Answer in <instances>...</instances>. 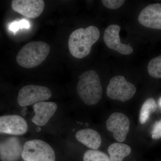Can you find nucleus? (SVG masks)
<instances>
[{"instance_id":"ddd939ff","label":"nucleus","mask_w":161,"mask_h":161,"mask_svg":"<svg viewBox=\"0 0 161 161\" xmlns=\"http://www.w3.org/2000/svg\"><path fill=\"white\" fill-rule=\"evenodd\" d=\"M23 147L19 140L12 137L0 143V158L3 161H16L22 156Z\"/></svg>"},{"instance_id":"4be33fe9","label":"nucleus","mask_w":161,"mask_h":161,"mask_svg":"<svg viewBox=\"0 0 161 161\" xmlns=\"http://www.w3.org/2000/svg\"><path fill=\"white\" fill-rule=\"evenodd\" d=\"M19 22L20 28H28L30 27L29 23L28 21L23 19Z\"/></svg>"},{"instance_id":"2eb2a0df","label":"nucleus","mask_w":161,"mask_h":161,"mask_svg":"<svg viewBox=\"0 0 161 161\" xmlns=\"http://www.w3.org/2000/svg\"><path fill=\"white\" fill-rule=\"evenodd\" d=\"M131 151L129 145L121 143L112 144L108 148L111 161H123L125 158L130 155Z\"/></svg>"},{"instance_id":"6e6552de","label":"nucleus","mask_w":161,"mask_h":161,"mask_svg":"<svg viewBox=\"0 0 161 161\" xmlns=\"http://www.w3.org/2000/svg\"><path fill=\"white\" fill-rule=\"evenodd\" d=\"M11 7L14 11L23 16L36 19L42 14L45 3L43 0H13Z\"/></svg>"},{"instance_id":"f8f14e48","label":"nucleus","mask_w":161,"mask_h":161,"mask_svg":"<svg viewBox=\"0 0 161 161\" xmlns=\"http://www.w3.org/2000/svg\"><path fill=\"white\" fill-rule=\"evenodd\" d=\"M35 115L32 122L38 126H43L49 121L58 109L57 104L54 102H41L33 106Z\"/></svg>"},{"instance_id":"7ed1b4c3","label":"nucleus","mask_w":161,"mask_h":161,"mask_svg":"<svg viewBox=\"0 0 161 161\" xmlns=\"http://www.w3.org/2000/svg\"><path fill=\"white\" fill-rule=\"evenodd\" d=\"M50 46L43 41H32L24 45L18 52L16 61L22 67L31 69L40 65L46 59Z\"/></svg>"},{"instance_id":"423d86ee","label":"nucleus","mask_w":161,"mask_h":161,"mask_svg":"<svg viewBox=\"0 0 161 161\" xmlns=\"http://www.w3.org/2000/svg\"><path fill=\"white\" fill-rule=\"evenodd\" d=\"M52 95L51 91L47 87L29 85L20 89L18 103L20 106L26 107L47 100Z\"/></svg>"},{"instance_id":"b1692460","label":"nucleus","mask_w":161,"mask_h":161,"mask_svg":"<svg viewBox=\"0 0 161 161\" xmlns=\"http://www.w3.org/2000/svg\"><path fill=\"white\" fill-rule=\"evenodd\" d=\"M0 36H1V34H0Z\"/></svg>"},{"instance_id":"4468645a","label":"nucleus","mask_w":161,"mask_h":161,"mask_svg":"<svg viewBox=\"0 0 161 161\" xmlns=\"http://www.w3.org/2000/svg\"><path fill=\"white\" fill-rule=\"evenodd\" d=\"M75 136L77 140L92 150H97L101 144L100 134L92 129L79 130L76 133Z\"/></svg>"},{"instance_id":"39448f33","label":"nucleus","mask_w":161,"mask_h":161,"mask_svg":"<svg viewBox=\"0 0 161 161\" xmlns=\"http://www.w3.org/2000/svg\"><path fill=\"white\" fill-rule=\"evenodd\" d=\"M136 92V88L135 86L127 81L122 76L112 78L107 88V94L109 98L120 101L122 102L130 100Z\"/></svg>"},{"instance_id":"6ab92c4d","label":"nucleus","mask_w":161,"mask_h":161,"mask_svg":"<svg viewBox=\"0 0 161 161\" xmlns=\"http://www.w3.org/2000/svg\"><path fill=\"white\" fill-rule=\"evenodd\" d=\"M102 3L105 7L110 9H117L125 3L124 0H102Z\"/></svg>"},{"instance_id":"aec40b11","label":"nucleus","mask_w":161,"mask_h":161,"mask_svg":"<svg viewBox=\"0 0 161 161\" xmlns=\"http://www.w3.org/2000/svg\"><path fill=\"white\" fill-rule=\"evenodd\" d=\"M152 138L154 140H158L161 138V119L156 121L153 125Z\"/></svg>"},{"instance_id":"9b49d317","label":"nucleus","mask_w":161,"mask_h":161,"mask_svg":"<svg viewBox=\"0 0 161 161\" xmlns=\"http://www.w3.org/2000/svg\"><path fill=\"white\" fill-rule=\"evenodd\" d=\"M138 21L145 27L161 30V4L155 3L146 6L140 13Z\"/></svg>"},{"instance_id":"dca6fc26","label":"nucleus","mask_w":161,"mask_h":161,"mask_svg":"<svg viewBox=\"0 0 161 161\" xmlns=\"http://www.w3.org/2000/svg\"><path fill=\"white\" fill-rule=\"evenodd\" d=\"M158 106L153 98L147 99L141 108L139 115V121L141 124H145L149 119L150 115L157 109Z\"/></svg>"},{"instance_id":"20e7f679","label":"nucleus","mask_w":161,"mask_h":161,"mask_svg":"<svg viewBox=\"0 0 161 161\" xmlns=\"http://www.w3.org/2000/svg\"><path fill=\"white\" fill-rule=\"evenodd\" d=\"M22 158L25 161H55L54 151L44 141L33 140L23 146Z\"/></svg>"},{"instance_id":"a211bd4d","label":"nucleus","mask_w":161,"mask_h":161,"mask_svg":"<svg viewBox=\"0 0 161 161\" xmlns=\"http://www.w3.org/2000/svg\"><path fill=\"white\" fill-rule=\"evenodd\" d=\"M83 161H111L109 157L98 150H88L83 156Z\"/></svg>"},{"instance_id":"5701e85b","label":"nucleus","mask_w":161,"mask_h":161,"mask_svg":"<svg viewBox=\"0 0 161 161\" xmlns=\"http://www.w3.org/2000/svg\"><path fill=\"white\" fill-rule=\"evenodd\" d=\"M159 104L161 106V98H160V99L159 100Z\"/></svg>"},{"instance_id":"0eeeda50","label":"nucleus","mask_w":161,"mask_h":161,"mask_svg":"<svg viewBox=\"0 0 161 161\" xmlns=\"http://www.w3.org/2000/svg\"><path fill=\"white\" fill-rule=\"evenodd\" d=\"M106 127L107 130L113 132V137L117 142H122L129 133L130 121L123 113L115 112L107 120Z\"/></svg>"},{"instance_id":"412c9836","label":"nucleus","mask_w":161,"mask_h":161,"mask_svg":"<svg viewBox=\"0 0 161 161\" xmlns=\"http://www.w3.org/2000/svg\"><path fill=\"white\" fill-rule=\"evenodd\" d=\"M20 28L19 22V21H15L13 22L9 25V29L11 31L16 32L17 31L19 30Z\"/></svg>"},{"instance_id":"f03ea898","label":"nucleus","mask_w":161,"mask_h":161,"mask_svg":"<svg viewBox=\"0 0 161 161\" xmlns=\"http://www.w3.org/2000/svg\"><path fill=\"white\" fill-rule=\"evenodd\" d=\"M77 86L78 95L85 103L93 105L102 97L103 88L99 76L95 71L90 70L79 76Z\"/></svg>"},{"instance_id":"9d476101","label":"nucleus","mask_w":161,"mask_h":161,"mask_svg":"<svg viewBox=\"0 0 161 161\" xmlns=\"http://www.w3.org/2000/svg\"><path fill=\"white\" fill-rule=\"evenodd\" d=\"M27 129L26 121L19 115L0 116V133L21 135L26 133Z\"/></svg>"},{"instance_id":"1a4fd4ad","label":"nucleus","mask_w":161,"mask_h":161,"mask_svg":"<svg viewBox=\"0 0 161 161\" xmlns=\"http://www.w3.org/2000/svg\"><path fill=\"white\" fill-rule=\"evenodd\" d=\"M120 29V26L116 24H112L108 26L104 33V42L108 47L121 54H131L133 51L132 47L121 43L119 36Z\"/></svg>"},{"instance_id":"f3484780","label":"nucleus","mask_w":161,"mask_h":161,"mask_svg":"<svg viewBox=\"0 0 161 161\" xmlns=\"http://www.w3.org/2000/svg\"><path fill=\"white\" fill-rule=\"evenodd\" d=\"M147 69L149 75L153 78H161V55L150 60Z\"/></svg>"},{"instance_id":"f257e3e1","label":"nucleus","mask_w":161,"mask_h":161,"mask_svg":"<svg viewBox=\"0 0 161 161\" xmlns=\"http://www.w3.org/2000/svg\"><path fill=\"white\" fill-rule=\"evenodd\" d=\"M99 37V29L94 26L74 31L70 35L68 41L71 54L78 59L86 57L91 53L92 45L98 41Z\"/></svg>"}]
</instances>
